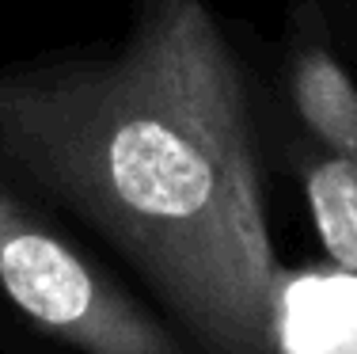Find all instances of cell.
<instances>
[{"label":"cell","mask_w":357,"mask_h":354,"mask_svg":"<svg viewBox=\"0 0 357 354\" xmlns=\"http://www.w3.org/2000/svg\"><path fill=\"white\" fill-rule=\"evenodd\" d=\"M266 354H357V274L274 263L262 305Z\"/></svg>","instance_id":"3957f363"},{"label":"cell","mask_w":357,"mask_h":354,"mask_svg":"<svg viewBox=\"0 0 357 354\" xmlns=\"http://www.w3.org/2000/svg\"><path fill=\"white\" fill-rule=\"evenodd\" d=\"M293 107L319 145L335 156L357 160V84L346 77L335 54L308 46L293 57L289 73Z\"/></svg>","instance_id":"277c9868"},{"label":"cell","mask_w":357,"mask_h":354,"mask_svg":"<svg viewBox=\"0 0 357 354\" xmlns=\"http://www.w3.org/2000/svg\"><path fill=\"white\" fill-rule=\"evenodd\" d=\"M304 195L327 256L335 267L357 274V160L331 153L308 164Z\"/></svg>","instance_id":"5b68a950"},{"label":"cell","mask_w":357,"mask_h":354,"mask_svg":"<svg viewBox=\"0 0 357 354\" xmlns=\"http://www.w3.org/2000/svg\"><path fill=\"white\" fill-rule=\"evenodd\" d=\"M0 164L118 244L209 354H266L274 271L236 57L160 0L118 57L0 73Z\"/></svg>","instance_id":"6da1fadb"},{"label":"cell","mask_w":357,"mask_h":354,"mask_svg":"<svg viewBox=\"0 0 357 354\" xmlns=\"http://www.w3.org/2000/svg\"><path fill=\"white\" fill-rule=\"evenodd\" d=\"M0 290L80 354H183L167 327L0 187Z\"/></svg>","instance_id":"7a4b0ae2"}]
</instances>
